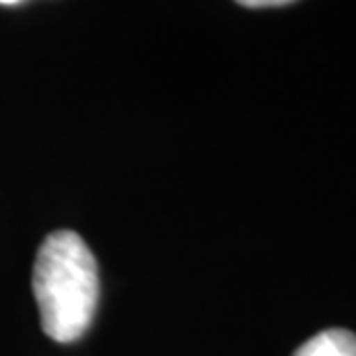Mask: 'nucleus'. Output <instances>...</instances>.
Instances as JSON below:
<instances>
[{"label": "nucleus", "instance_id": "nucleus-1", "mask_svg": "<svg viewBox=\"0 0 356 356\" xmlns=\"http://www.w3.org/2000/svg\"><path fill=\"white\" fill-rule=\"evenodd\" d=\"M33 294L42 329L56 343H74L90 329L99 304V269L76 232L58 230L42 241L33 267Z\"/></svg>", "mask_w": 356, "mask_h": 356}, {"label": "nucleus", "instance_id": "nucleus-2", "mask_svg": "<svg viewBox=\"0 0 356 356\" xmlns=\"http://www.w3.org/2000/svg\"><path fill=\"white\" fill-rule=\"evenodd\" d=\"M294 356H356V333L329 329L306 340Z\"/></svg>", "mask_w": 356, "mask_h": 356}, {"label": "nucleus", "instance_id": "nucleus-3", "mask_svg": "<svg viewBox=\"0 0 356 356\" xmlns=\"http://www.w3.org/2000/svg\"><path fill=\"white\" fill-rule=\"evenodd\" d=\"M241 7H251V10H260V7H283V5H292L297 0H234Z\"/></svg>", "mask_w": 356, "mask_h": 356}, {"label": "nucleus", "instance_id": "nucleus-4", "mask_svg": "<svg viewBox=\"0 0 356 356\" xmlns=\"http://www.w3.org/2000/svg\"><path fill=\"white\" fill-rule=\"evenodd\" d=\"M21 0H0V5H17Z\"/></svg>", "mask_w": 356, "mask_h": 356}]
</instances>
